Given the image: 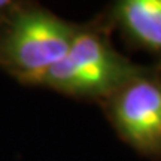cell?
Wrapping results in <instances>:
<instances>
[{
	"label": "cell",
	"instance_id": "obj_4",
	"mask_svg": "<svg viewBox=\"0 0 161 161\" xmlns=\"http://www.w3.org/2000/svg\"><path fill=\"white\" fill-rule=\"evenodd\" d=\"M103 12L128 49L146 52L161 66V0H116Z\"/></svg>",
	"mask_w": 161,
	"mask_h": 161
},
{
	"label": "cell",
	"instance_id": "obj_5",
	"mask_svg": "<svg viewBox=\"0 0 161 161\" xmlns=\"http://www.w3.org/2000/svg\"><path fill=\"white\" fill-rule=\"evenodd\" d=\"M24 0H0V27L23 6Z\"/></svg>",
	"mask_w": 161,
	"mask_h": 161
},
{
	"label": "cell",
	"instance_id": "obj_2",
	"mask_svg": "<svg viewBox=\"0 0 161 161\" xmlns=\"http://www.w3.org/2000/svg\"><path fill=\"white\" fill-rule=\"evenodd\" d=\"M80 24L39 3L24 2L0 27V69L19 84L37 86L40 78L67 54Z\"/></svg>",
	"mask_w": 161,
	"mask_h": 161
},
{
	"label": "cell",
	"instance_id": "obj_1",
	"mask_svg": "<svg viewBox=\"0 0 161 161\" xmlns=\"http://www.w3.org/2000/svg\"><path fill=\"white\" fill-rule=\"evenodd\" d=\"M112 31L103 11L82 23L67 54L40 78L37 86L96 103L114 94L137 73L142 64L116 49Z\"/></svg>",
	"mask_w": 161,
	"mask_h": 161
},
{
	"label": "cell",
	"instance_id": "obj_3",
	"mask_svg": "<svg viewBox=\"0 0 161 161\" xmlns=\"http://www.w3.org/2000/svg\"><path fill=\"white\" fill-rule=\"evenodd\" d=\"M118 137L140 157L161 161V66H143L100 102Z\"/></svg>",
	"mask_w": 161,
	"mask_h": 161
}]
</instances>
